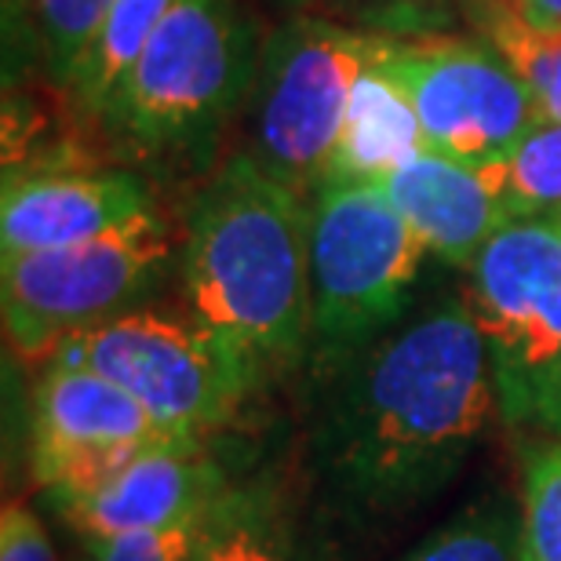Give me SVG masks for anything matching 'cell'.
I'll list each match as a JSON object with an SVG mask.
<instances>
[{
  "mask_svg": "<svg viewBox=\"0 0 561 561\" xmlns=\"http://www.w3.org/2000/svg\"><path fill=\"white\" fill-rule=\"evenodd\" d=\"M110 4L114 0H33L48 66L62 84L73 81L77 66H81L88 44L95 41L99 26H103Z\"/></svg>",
  "mask_w": 561,
  "mask_h": 561,
  "instance_id": "23",
  "label": "cell"
},
{
  "mask_svg": "<svg viewBox=\"0 0 561 561\" xmlns=\"http://www.w3.org/2000/svg\"><path fill=\"white\" fill-rule=\"evenodd\" d=\"M507 222L561 211V121H536L500 161L481 168Z\"/></svg>",
  "mask_w": 561,
  "mask_h": 561,
  "instance_id": "16",
  "label": "cell"
},
{
  "mask_svg": "<svg viewBox=\"0 0 561 561\" xmlns=\"http://www.w3.org/2000/svg\"><path fill=\"white\" fill-rule=\"evenodd\" d=\"M518 525L522 561H561V437L529 448Z\"/></svg>",
  "mask_w": 561,
  "mask_h": 561,
  "instance_id": "21",
  "label": "cell"
},
{
  "mask_svg": "<svg viewBox=\"0 0 561 561\" xmlns=\"http://www.w3.org/2000/svg\"><path fill=\"white\" fill-rule=\"evenodd\" d=\"M362 33L379 37H437L456 26L485 33L518 0H332Z\"/></svg>",
  "mask_w": 561,
  "mask_h": 561,
  "instance_id": "18",
  "label": "cell"
},
{
  "mask_svg": "<svg viewBox=\"0 0 561 561\" xmlns=\"http://www.w3.org/2000/svg\"><path fill=\"white\" fill-rule=\"evenodd\" d=\"M175 442L128 390L88 368L51 365L33 394L30 463L59 511L103 489L121 467Z\"/></svg>",
  "mask_w": 561,
  "mask_h": 561,
  "instance_id": "10",
  "label": "cell"
},
{
  "mask_svg": "<svg viewBox=\"0 0 561 561\" xmlns=\"http://www.w3.org/2000/svg\"><path fill=\"white\" fill-rule=\"evenodd\" d=\"M529 88L540 121H561V30H540L518 15V4L481 33Z\"/></svg>",
  "mask_w": 561,
  "mask_h": 561,
  "instance_id": "19",
  "label": "cell"
},
{
  "mask_svg": "<svg viewBox=\"0 0 561 561\" xmlns=\"http://www.w3.org/2000/svg\"><path fill=\"white\" fill-rule=\"evenodd\" d=\"M398 561H522V525L500 503L470 507Z\"/></svg>",
  "mask_w": 561,
  "mask_h": 561,
  "instance_id": "20",
  "label": "cell"
},
{
  "mask_svg": "<svg viewBox=\"0 0 561 561\" xmlns=\"http://www.w3.org/2000/svg\"><path fill=\"white\" fill-rule=\"evenodd\" d=\"M0 561H59L41 518L22 503H8L0 514Z\"/></svg>",
  "mask_w": 561,
  "mask_h": 561,
  "instance_id": "24",
  "label": "cell"
},
{
  "mask_svg": "<svg viewBox=\"0 0 561 561\" xmlns=\"http://www.w3.org/2000/svg\"><path fill=\"white\" fill-rule=\"evenodd\" d=\"M368 48L373 33L321 15L288 19L260 48L244 99L252 125L249 157L302 197L324 183Z\"/></svg>",
  "mask_w": 561,
  "mask_h": 561,
  "instance_id": "6",
  "label": "cell"
},
{
  "mask_svg": "<svg viewBox=\"0 0 561 561\" xmlns=\"http://www.w3.org/2000/svg\"><path fill=\"white\" fill-rule=\"evenodd\" d=\"M420 150L426 146L409 95L376 66H365L354 84L351 106H346L343 136L324 172V183H383L394 168Z\"/></svg>",
  "mask_w": 561,
  "mask_h": 561,
  "instance_id": "14",
  "label": "cell"
},
{
  "mask_svg": "<svg viewBox=\"0 0 561 561\" xmlns=\"http://www.w3.org/2000/svg\"><path fill=\"white\" fill-rule=\"evenodd\" d=\"M426 244L379 183H324L310 205V329L332 351H357L394 324Z\"/></svg>",
  "mask_w": 561,
  "mask_h": 561,
  "instance_id": "7",
  "label": "cell"
},
{
  "mask_svg": "<svg viewBox=\"0 0 561 561\" xmlns=\"http://www.w3.org/2000/svg\"><path fill=\"white\" fill-rule=\"evenodd\" d=\"M503 423L529 448L561 437V227L507 222L470 266Z\"/></svg>",
  "mask_w": 561,
  "mask_h": 561,
  "instance_id": "4",
  "label": "cell"
},
{
  "mask_svg": "<svg viewBox=\"0 0 561 561\" xmlns=\"http://www.w3.org/2000/svg\"><path fill=\"white\" fill-rule=\"evenodd\" d=\"M168 8H172V0H114L110 4L103 26H99L95 41L88 44L84 59L70 81L77 103L92 110V114H103L117 84L125 81L142 55L146 41L161 26Z\"/></svg>",
  "mask_w": 561,
  "mask_h": 561,
  "instance_id": "15",
  "label": "cell"
},
{
  "mask_svg": "<svg viewBox=\"0 0 561 561\" xmlns=\"http://www.w3.org/2000/svg\"><path fill=\"white\" fill-rule=\"evenodd\" d=\"M150 208L146 183L121 168L8 172L0 194V252L26 255L92 241Z\"/></svg>",
  "mask_w": 561,
  "mask_h": 561,
  "instance_id": "11",
  "label": "cell"
},
{
  "mask_svg": "<svg viewBox=\"0 0 561 561\" xmlns=\"http://www.w3.org/2000/svg\"><path fill=\"white\" fill-rule=\"evenodd\" d=\"M255 62L238 0H172L99 117L142 153L205 150L249 99Z\"/></svg>",
  "mask_w": 561,
  "mask_h": 561,
  "instance_id": "3",
  "label": "cell"
},
{
  "mask_svg": "<svg viewBox=\"0 0 561 561\" xmlns=\"http://www.w3.org/2000/svg\"><path fill=\"white\" fill-rule=\"evenodd\" d=\"M219 503L190 514V518L164 525V529H142L128 536H114L103 543H88L92 561H201L208 551L219 525Z\"/></svg>",
  "mask_w": 561,
  "mask_h": 561,
  "instance_id": "22",
  "label": "cell"
},
{
  "mask_svg": "<svg viewBox=\"0 0 561 561\" xmlns=\"http://www.w3.org/2000/svg\"><path fill=\"white\" fill-rule=\"evenodd\" d=\"M379 186L416 230L426 252L453 266L470 271L481 249L507 227V216L485 172L434 150L409 157Z\"/></svg>",
  "mask_w": 561,
  "mask_h": 561,
  "instance_id": "13",
  "label": "cell"
},
{
  "mask_svg": "<svg viewBox=\"0 0 561 561\" xmlns=\"http://www.w3.org/2000/svg\"><path fill=\"white\" fill-rule=\"evenodd\" d=\"M518 15L540 30H561V0H518Z\"/></svg>",
  "mask_w": 561,
  "mask_h": 561,
  "instance_id": "25",
  "label": "cell"
},
{
  "mask_svg": "<svg viewBox=\"0 0 561 561\" xmlns=\"http://www.w3.org/2000/svg\"><path fill=\"white\" fill-rule=\"evenodd\" d=\"M168 263L172 233L153 208L92 241L4 255L0 307L8 340L26 354H51L70 335L131 310Z\"/></svg>",
  "mask_w": 561,
  "mask_h": 561,
  "instance_id": "8",
  "label": "cell"
},
{
  "mask_svg": "<svg viewBox=\"0 0 561 561\" xmlns=\"http://www.w3.org/2000/svg\"><path fill=\"white\" fill-rule=\"evenodd\" d=\"M230 492L227 470L208 456L205 437H175L121 467L103 489L62 511L88 543L164 529L211 507Z\"/></svg>",
  "mask_w": 561,
  "mask_h": 561,
  "instance_id": "12",
  "label": "cell"
},
{
  "mask_svg": "<svg viewBox=\"0 0 561 561\" xmlns=\"http://www.w3.org/2000/svg\"><path fill=\"white\" fill-rule=\"evenodd\" d=\"M201 561H299L288 507L271 481L230 489Z\"/></svg>",
  "mask_w": 561,
  "mask_h": 561,
  "instance_id": "17",
  "label": "cell"
},
{
  "mask_svg": "<svg viewBox=\"0 0 561 561\" xmlns=\"http://www.w3.org/2000/svg\"><path fill=\"white\" fill-rule=\"evenodd\" d=\"M496 405L467 296L442 299L340 376L313 437L324 485L354 514H405L459 474Z\"/></svg>",
  "mask_w": 561,
  "mask_h": 561,
  "instance_id": "1",
  "label": "cell"
},
{
  "mask_svg": "<svg viewBox=\"0 0 561 561\" xmlns=\"http://www.w3.org/2000/svg\"><path fill=\"white\" fill-rule=\"evenodd\" d=\"M51 365L88 368L128 390L175 437H208L244 405L263 362L194 313L125 310L62 340Z\"/></svg>",
  "mask_w": 561,
  "mask_h": 561,
  "instance_id": "5",
  "label": "cell"
},
{
  "mask_svg": "<svg viewBox=\"0 0 561 561\" xmlns=\"http://www.w3.org/2000/svg\"><path fill=\"white\" fill-rule=\"evenodd\" d=\"M186 310L263 365L291 362L310 329V208L238 153L190 208L179 255Z\"/></svg>",
  "mask_w": 561,
  "mask_h": 561,
  "instance_id": "2",
  "label": "cell"
},
{
  "mask_svg": "<svg viewBox=\"0 0 561 561\" xmlns=\"http://www.w3.org/2000/svg\"><path fill=\"white\" fill-rule=\"evenodd\" d=\"M551 219H554V222H558V227H561V211H558V216H551Z\"/></svg>",
  "mask_w": 561,
  "mask_h": 561,
  "instance_id": "26",
  "label": "cell"
},
{
  "mask_svg": "<svg viewBox=\"0 0 561 561\" xmlns=\"http://www.w3.org/2000/svg\"><path fill=\"white\" fill-rule=\"evenodd\" d=\"M368 66L409 95L426 150L453 161H500L540 121L529 88L489 41L373 33Z\"/></svg>",
  "mask_w": 561,
  "mask_h": 561,
  "instance_id": "9",
  "label": "cell"
}]
</instances>
